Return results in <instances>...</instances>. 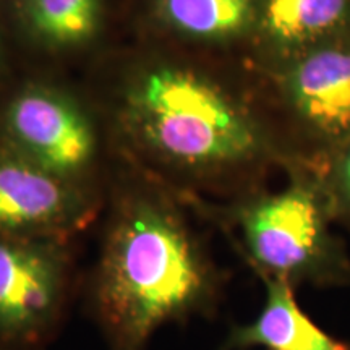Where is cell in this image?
I'll list each match as a JSON object with an SVG mask.
<instances>
[{"mask_svg":"<svg viewBox=\"0 0 350 350\" xmlns=\"http://www.w3.org/2000/svg\"><path fill=\"white\" fill-rule=\"evenodd\" d=\"M78 286L77 239L0 237V345L47 350Z\"/></svg>","mask_w":350,"mask_h":350,"instance_id":"277c9868","label":"cell"},{"mask_svg":"<svg viewBox=\"0 0 350 350\" xmlns=\"http://www.w3.org/2000/svg\"><path fill=\"white\" fill-rule=\"evenodd\" d=\"M94 208L83 187L12 148L0 151V237L77 239Z\"/></svg>","mask_w":350,"mask_h":350,"instance_id":"5b68a950","label":"cell"},{"mask_svg":"<svg viewBox=\"0 0 350 350\" xmlns=\"http://www.w3.org/2000/svg\"><path fill=\"white\" fill-rule=\"evenodd\" d=\"M275 193L240 201L221 219L232 247L260 281L291 287L350 286V253L332 230L329 200L318 169L297 164Z\"/></svg>","mask_w":350,"mask_h":350,"instance_id":"3957f363","label":"cell"},{"mask_svg":"<svg viewBox=\"0 0 350 350\" xmlns=\"http://www.w3.org/2000/svg\"><path fill=\"white\" fill-rule=\"evenodd\" d=\"M262 36L291 57L350 36V0H260Z\"/></svg>","mask_w":350,"mask_h":350,"instance_id":"9c48e42d","label":"cell"},{"mask_svg":"<svg viewBox=\"0 0 350 350\" xmlns=\"http://www.w3.org/2000/svg\"><path fill=\"white\" fill-rule=\"evenodd\" d=\"M33 28L55 44H77L98 28L99 0H29Z\"/></svg>","mask_w":350,"mask_h":350,"instance_id":"8fae6325","label":"cell"},{"mask_svg":"<svg viewBox=\"0 0 350 350\" xmlns=\"http://www.w3.org/2000/svg\"><path fill=\"white\" fill-rule=\"evenodd\" d=\"M260 0H161V13L175 29L198 39H227L255 23Z\"/></svg>","mask_w":350,"mask_h":350,"instance_id":"30bf717a","label":"cell"},{"mask_svg":"<svg viewBox=\"0 0 350 350\" xmlns=\"http://www.w3.org/2000/svg\"><path fill=\"white\" fill-rule=\"evenodd\" d=\"M7 133L13 151L80 187L98 157V137L85 113L46 91H28L13 100Z\"/></svg>","mask_w":350,"mask_h":350,"instance_id":"52a82bcc","label":"cell"},{"mask_svg":"<svg viewBox=\"0 0 350 350\" xmlns=\"http://www.w3.org/2000/svg\"><path fill=\"white\" fill-rule=\"evenodd\" d=\"M334 222L350 229V142L318 165Z\"/></svg>","mask_w":350,"mask_h":350,"instance_id":"7c38bea8","label":"cell"},{"mask_svg":"<svg viewBox=\"0 0 350 350\" xmlns=\"http://www.w3.org/2000/svg\"><path fill=\"white\" fill-rule=\"evenodd\" d=\"M265 301L255 319L232 326L217 350H350L317 325L297 300V288L265 279Z\"/></svg>","mask_w":350,"mask_h":350,"instance_id":"ba28073f","label":"cell"},{"mask_svg":"<svg viewBox=\"0 0 350 350\" xmlns=\"http://www.w3.org/2000/svg\"><path fill=\"white\" fill-rule=\"evenodd\" d=\"M137 146L174 172L217 178L250 172L279 156L250 113L190 70L148 72L129 104Z\"/></svg>","mask_w":350,"mask_h":350,"instance_id":"7a4b0ae2","label":"cell"},{"mask_svg":"<svg viewBox=\"0 0 350 350\" xmlns=\"http://www.w3.org/2000/svg\"><path fill=\"white\" fill-rule=\"evenodd\" d=\"M227 273L174 204L125 195L103 230L88 308L107 350H148L165 326L217 313Z\"/></svg>","mask_w":350,"mask_h":350,"instance_id":"6da1fadb","label":"cell"},{"mask_svg":"<svg viewBox=\"0 0 350 350\" xmlns=\"http://www.w3.org/2000/svg\"><path fill=\"white\" fill-rule=\"evenodd\" d=\"M282 91L313 144L318 167L350 142V36L291 57Z\"/></svg>","mask_w":350,"mask_h":350,"instance_id":"8992f818","label":"cell"}]
</instances>
